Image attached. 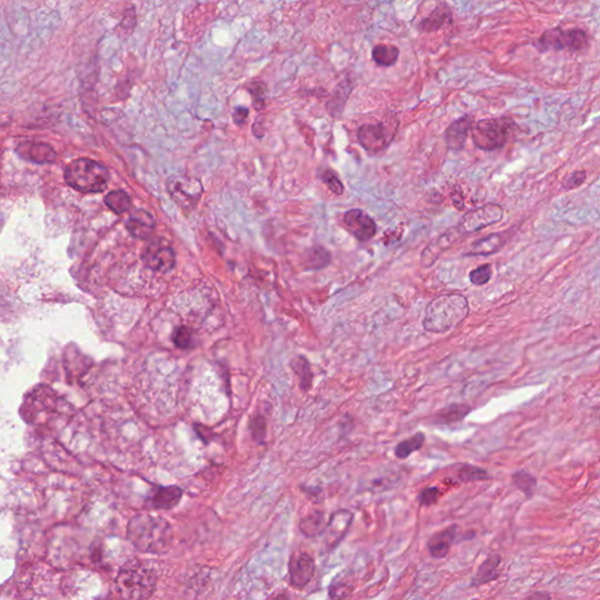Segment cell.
<instances>
[{
	"instance_id": "1",
	"label": "cell",
	"mask_w": 600,
	"mask_h": 600,
	"mask_svg": "<svg viewBox=\"0 0 600 600\" xmlns=\"http://www.w3.org/2000/svg\"><path fill=\"white\" fill-rule=\"evenodd\" d=\"M127 539L139 551L161 554L171 546L173 530L171 524L162 517L136 515L129 521Z\"/></svg>"
},
{
	"instance_id": "2",
	"label": "cell",
	"mask_w": 600,
	"mask_h": 600,
	"mask_svg": "<svg viewBox=\"0 0 600 600\" xmlns=\"http://www.w3.org/2000/svg\"><path fill=\"white\" fill-rule=\"evenodd\" d=\"M469 314L468 299L460 293L438 296L427 306L423 329L432 333H447L460 325Z\"/></svg>"
},
{
	"instance_id": "3",
	"label": "cell",
	"mask_w": 600,
	"mask_h": 600,
	"mask_svg": "<svg viewBox=\"0 0 600 600\" xmlns=\"http://www.w3.org/2000/svg\"><path fill=\"white\" fill-rule=\"evenodd\" d=\"M115 585L124 600H148L155 592V571L144 561L130 559L117 573Z\"/></svg>"
},
{
	"instance_id": "4",
	"label": "cell",
	"mask_w": 600,
	"mask_h": 600,
	"mask_svg": "<svg viewBox=\"0 0 600 600\" xmlns=\"http://www.w3.org/2000/svg\"><path fill=\"white\" fill-rule=\"evenodd\" d=\"M67 184L81 193H100L109 182V173L102 164L89 159H75L65 168Z\"/></svg>"
},
{
	"instance_id": "5",
	"label": "cell",
	"mask_w": 600,
	"mask_h": 600,
	"mask_svg": "<svg viewBox=\"0 0 600 600\" xmlns=\"http://www.w3.org/2000/svg\"><path fill=\"white\" fill-rule=\"evenodd\" d=\"M517 129V124L510 117L484 119L472 126V142L482 151H497L509 142Z\"/></svg>"
},
{
	"instance_id": "6",
	"label": "cell",
	"mask_w": 600,
	"mask_h": 600,
	"mask_svg": "<svg viewBox=\"0 0 600 600\" xmlns=\"http://www.w3.org/2000/svg\"><path fill=\"white\" fill-rule=\"evenodd\" d=\"M589 45L588 35L583 30H563L551 28L543 33L539 38V48L543 52L548 50H569L571 52H581Z\"/></svg>"
},
{
	"instance_id": "7",
	"label": "cell",
	"mask_w": 600,
	"mask_h": 600,
	"mask_svg": "<svg viewBox=\"0 0 600 600\" xmlns=\"http://www.w3.org/2000/svg\"><path fill=\"white\" fill-rule=\"evenodd\" d=\"M503 218V208L496 203H488L470 210L462 217L461 221L457 224L463 235L476 233L483 229L492 226Z\"/></svg>"
},
{
	"instance_id": "8",
	"label": "cell",
	"mask_w": 600,
	"mask_h": 600,
	"mask_svg": "<svg viewBox=\"0 0 600 600\" xmlns=\"http://www.w3.org/2000/svg\"><path fill=\"white\" fill-rule=\"evenodd\" d=\"M142 260L146 267L161 273L171 272L176 264L174 249L167 240L156 237L149 242L144 249Z\"/></svg>"
},
{
	"instance_id": "9",
	"label": "cell",
	"mask_w": 600,
	"mask_h": 600,
	"mask_svg": "<svg viewBox=\"0 0 600 600\" xmlns=\"http://www.w3.org/2000/svg\"><path fill=\"white\" fill-rule=\"evenodd\" d=\"M394 135L395 129L389 128L384 122L364 124L358 130V139L361 147L373 154L386 151Z\"/></svg>"
},
{
	"instance_id": "10",
	"label": "cell",
	"mask_w": 600,
	"mask_h": 600,
	"mask_svg": "<svg viewBox=\"0 0 600 600\" xmlns=\"http://www.w3.org/2000/svg\"><path fill=\"white\" fill-rule=\"evenodd\" d=\"M168 191L176 204L182 209H193L202 195L201 183L188 177H171L167 183Z\"/></svg>"
},
{
	"instance_id": "11",
	"label": "cell",
	"mask_w": 600,
	"mask_h": 600,
	"mask_svg": "<svg viewBox=\"0 0 600 600\" xmlns=\"http://www.w3.org/2000/svg\"><path fill=\"white\" fill-rule=\"evenodd\" d=\"M344 223L349 233L360 242H366L376 236L378 228L372 217L360 209H352L345 213Z\"/></svg>"
},
{
	"instance_id": "12",
	"label": "cell",
	"mask_w": 600,
	"mask_h": 600,
	"mask_svg": "<svg viewBox=\"0 0 600 600\" xmlns=\"http://www.w3.org/2000/svg\"><path fill=\"white\" fill-rule=\"evenodd\" d=\"M353 514L349 510H338L331 516L329 523L326 524L325 530L322 534H325V545L329 550H332L339 543L344 539L347 534L351 524H352Z\"/></svg>"
},
{
	"instance_id": "13",
	"label": "cell",
	"mask_w": 600,
	"mask_h": 600,
	"mask_svg": "<svg viewBox=\"0 0 600 600\" xmlns=\"http://www.w3.org/2000/svg\"><path fill=\"white\" fill-rule=\"evenodd\" d=\"M461 236H463V233L460 231V229L457 228V225L456 226H454V228L449 229L445 233H442L441 236L433 240L423 250V253H421V265L423 267H426V269L433 267L442 253L445 250H448Z\"/></svg>"
},
{
	"instance_id": "14",
	"label": "cell",
	"mask_w": 600,
	"mask_h": 600,
	"mask_svg": "<svg viewBox=\"0 0 600 600\" xmlns=\"http://www.w3.org/2000/svg\"><path fill=\"white\" fill-rule=\"evenodd\" d=\"M316 565L313 558L309 554H296L289 563L291 584L297 589H302L313 578Z\"/></svg>"
},
{
	"instance_id": "15",
	"label": "cell",
	"mask_w": 600,
	"mask_h": 600,
	"mask_svg": "<svg viewBox=\"0 0 600 600\" xmlns=\"http://www.w3.org/2000/svg\"><path fill=\"white\" fill-rule=\"evenodd\" d=\"M472 124V117L465 115L448 126L445 132V141L449 151H462L465 148Z\"/></svg>"
},
{
	"instance_id": "16",
	"label": "cell",
	"mask_w": 600,
	"mask_h": 600,
	"mask_svg": "<svg viewBox=\"0 0 600 600\" xmlns=\"http://www.w3.org/2000/svg\"><path fill=\"white\" fill-rule=\"evenodd\" d=\"M457 525H452L445 530L438 531L430 537L427 543V548L429 551L430 556L436 559L445 558L449 554L450 548L453 545L456 539Z\"/></svg>"
},
{
	"instance_id": "17",
	"label": "cell",
	"mask_w": 600,
	"mask_h": 600,
	"mask_svg": "<svg viewBox=\"0 0 600 600\" xmlns=\"http://www.w3.org/2000/svg\"><path fill=\"white\" fill-rule=\"evenodd\" d=\"M20 157L35 163H50L57 157L55 149L46 144L37 142H23L17 148Z\"/></svg>"
},
{
	"instance_id": "18",
	"label": "cell",
	"mask_w": 600,
	"mask_h": 600,
	"mask_svg": "<svg viewBox=\"0 0 600 600\" xmlns=\"http://www.w3.org/2000/svg\"><path fill=\"white\" fill-rule=\"evenodd\" d=\"M182 489L176 485L159 487L151 496V507L156 510H171L176 507L182 499Z\"/></svg>"
},
{
	"instance_id": "19",
	"label": "cell",
	"mask_w": 600,
	"mask_h": 600,
	"mask_svg": "<svg viewBox=\"0 0 600 600\" xmlns=\"http://www.w3.org/2000/svg\"><path fill=\"white\" fill-rule=\"evenodd\" d=\"M505 244V240L501 233H490L489 236L472 243L465 256H492L494 253L501 251Z\"/></svg>"
},
{
	"instance_id": "20",
	"label": "cell",
	"mask_w": 600,
	"mask_h": 600,
	"mask_svg": "<svg viewBox=\"0 0 600 600\" xmlns=\"http://www.w3.org/2000/svg\"><path fill=\"white\" fill-rule=\"evenodd\" d=\"M126 225L133 236L139 240H146L149 238L154 231L155 221L151 213H146L144 210H137L136 213H133Z\"/></svg>"
},
{
	"instance_id": "21",
	"label": "cell",
	"mask_w": 600,
	"mask_h": 600,
	"mask_svg": "<svg viewBox=\"0 0 600 600\" xmlns=\"http://www.w3.org/2000/svg\"><path fill=\"white\" fill-rule=\"evenodd\" d=\"M502 557L500 554H492L478 566L477 572L472 577V586H481L494 581L499 578V568H500Z\"/></svg>"
},
{
	"instance_id": "22",
	"label": "cell",
	"mask_w": 600,
	"mask_h": 600,
	"mask_svg": "<svg viewBox=\"0 0 600 600\" xmlns=\"http://www.w3.org/2000/svg\"><path fill=\"white\" fill-rule=\"evenodd\" d=\"M452 21V11L445 4H440L438 8H434V11L429 16L420 23V30L426 33L438 31L440 28L445 26Z\"/></svg>"
},
{
	"instance_id": "23",
	"label": "cell",
	"mask_w": 600,
	"mask_h": 600,
	"mask_svg": "<svg viewBox=\"0 0 600 600\" xmlns=\"http://www.w3.org/2000/svg\"><path fill=\"white\" fill-rule=\"evenodd\" d=\"M400 50L393 45L379 43L372 50V58L376 65L383 67H391L396 64L399 59Z\"/></svg>"
},
{
	"instance_id": "24",
	"label": "cell",
	"mask_w": 600,
	"mask_h": 600,
	"mask_svg": "<svg viewBox=\"0 0 600 600\" xmlns=\"http://www.w3.org/2000/svg\"><path fill=\"white\" fill-rule=\"evenodd\" d=\"M326 523L322 512H313L311 515L306 516L299 524V529L306 537H314L322 534L325 530Z\"/></svg>"
},
{
	"instance_id": "25",
	"label": "cell",
	"mask_w": 600,
	"mask_h": 600,
	"mask_svg": "<svg viewBox=\"0 0 600 600\" xmlns=\"http://www.w3.org/2000/svg\"><path fill=\"white\" fill-rule=\"evenodd\" d=\"M470 407L465 405H452L447 407L443 411L440 412L435 416V421L442 425H450V423H458L462 421L463 418L469 414Z\"/></svg>"
},
{
	"instance_id": "26",
	"label": "cell",
	"mask_w": 600,
	"mask_h": 600,
	"mask_svg": "<svg viewBox=\"0 0 600 600\" xmlns=\"http://www.w3.org/2000/svg\"><path fill=\"white\" fill-rule=\"evenodd\" d=\"M425 441H426L425 434H415L414 436L407 438L405 441L400 442L399 445L395 447V456L400 458V460H405L407 457L411 456L412 454L418 452V449H421Z\"/></svg>"
},
{
	"instance_id": "27",
	"label": "cell",
	"mask_w": 600,
	"mask_h": 600,
	"mask_svg": "<svg viewBox=\"0 0 600 600\" xmlns=\"http://www.w3.org/2000/svg\"><path fill=\"white\" fill-rule=\"evenodd\" d=\"M105 203L109 209L113 210L114 213H124L130 208L132 201L126 191L115 190L106 196Z\"/></svg>"
},
{
	"instance_id": "28",
	"label": "cell",
	"mask_w": 600,
	"mask_h": 600,
	"mask_svg": "<svg viewBox=\"0 0 600 600\" xmlns=\"http://www.w3.org/2000/svg\"><path fill=\"white\" fill-rule=\"evenodd\" d=\"M331 263V255L329 252L322 246H314L307 252L306 256V267L312 270H319L322 267H327Z\"/></svg>"
},
{
	"instance_id": "29",
	"label": "cell",
	"mask_w": 600,
	"mask_h": 600,
	"mask_svg": "<svg viewBox=\"0 0 600 600\" xmlns=\"http://www.w3.org/2000/svg\"><path fill=\"white\" fill-rule=\"evenodd\" d=\"M512 483L527 497H532L537 487V480L527 472H517L512 475Z\"/></svg>"
},
{
	"instance_id": "30",
	"label": "cell",
	"mask_w": 600,
	"mask_h": 600,
	"mask_svg": "<svg viewBox=\"0 0 600 600\" xmlns=\"http://www.w3.org/2000/svg\"><path fill=\"white\" fill-rule=\"evenodd\" d=\"M457 477L461 482H474V481L488 480L489 474L484 469L478 468L475 465H465L458 469Z\"/></svg>"
},
{
	"instance_id": "31",
	"label": "cell",
	"mask_w": 600,
	"mask_h": 600,
	"mask_svg": "<svg viewBox=\"0 0 600 600\" xmlns=\"http://www.w3.org/2000/svg\"><path fill=\"white\" fill-rule=\"evenodd\" d=\"M173 341H174L175 346H177L178 349H191L193 347V342H194L191 329H188L186 326L177 327V329H175L174 334H173Z\"/></svg>"
},
{
	"instance_id": "32",
	"label": "cell",
	"mask_w": 600,
	"mask_h": 600,
	"mask_svg": "<svg viewBox=\"0 0 600 600\" xmlns=\"http://www.w3.org/2000/svg\"><path fill=\"white\" fill-rule=\"evenodd\" d=\"M492 265L490 264H484V265H481V267L474 269L469 273V279H470V282L474 285L482 287V285H485V284L488 283L490 278H492Z\"/></svg>"
},
{
	"instance_id": "33",
	"label": "cell",
	"mask_w": 600,
	"mask_h": 600,
	"mask_svg": "<svg viewBox=\"0 0 600 600\" xmlns=\"http://www.w3.org/2000/svg\"><path fill=\"white\" fill-rule=\"evenodd\" d=\"M295 372L298 373L299 378L302 380V387L304 389H309L311 387V383H312V373H311L310 366L307 364V360L304 358H299L295 360Z\"/></svg>"
},
{
	"instance_id": "34",
	"label": "cell",
	"mask_w": 600,
	"mask_h": 600,
	"mask_svg": "<svg viewBox=\"0 0 600 600\" xmlns=\"http://www.w3.org/2000/svg\"><path fill=\"white\" fill-rule=\"evenodd\" d=\"M440 495L441 490L438 487H428L418 494V503L421 507H430L438 502Z\"/></svg>"
},
{
	"instance_id": "35",
	"label": "cell",
	"mask_w": 600,
	"mask_h": 600,
	"mask_svg": "<svg viewBox=\"0 0 600 600\" xmlns=\"http://www.w3.org/2000/svg\"><path fill=\"white\" fill-rule=\"evenodd\" d=\"M586 180V171H577L572 174L568 175L561 183V189L564 191L568 190L577 189L585 182Z\"/></svg>"
},
{
	"instance_id": "36",
	"label": "cell",
	"mask_w": 600,
	"mask_h": 600,
	"mask_svg": "<svg viewBox=\"0 0 600 600\" xmlns=\"http://www.w3.org/2000/svg\"><path fill=\"white\" fill-rule=\"evenodd\" d=\"M322 181L325 182L326 186H329V189L336 195H341L344 193V186L340 182V180L338 178L337 175L334 174L333 171H326L322 176Z\"/></svg>"
},
{
	"instance_id": "37",
	"label": "cell",
	"mask_w": 600,
	"mask_h": 600,
	"mask_svg": "<svg viewBox=\"0 0 600 600\" xmlns=\"http://www.w3.org/2000/svg\"><path fill=\"white\" fill-rule=\"evenodd\" d=\"M352 586L347 584H336L329 589L331 600H345L352 593Z\"/></svg>"
},
{
	"instance_id": "38",
	"label": "cell",
	"mask_w": 600,
	"mask_h": 600,
	"mask_svg": "<svg viewBox=\"0 0 600 600\" xmlns=\"http://www.w3.org/2000/svg\"><path fill=\"white\" fill-rule=\"evenodd\" d=\"M251 430L253 436L257 440L264 438L267 428H265V420H264L263 416H256L252 420Z\"/></svg>"
},
{
	"instance_id": "39",
	"label": "cell",
	"mask_w": 600,
	"mask_h": 600,
	"mask_svg": "<svg viewBox=\"0 0 600 600\" xmlns=\"http://www.w3.org/2000/svg\"><path fill=\"white\" fill-rule=\"evenodd\" d=\"M249 117V110L244 107H238L233 113V120L238 124H243Z\"/></svg>"
},
{
	"instance_id": "40",
	"label": "cell",
	"mask_w": 600,
	"mask_h": 600,
	"mask_svg": "<svg viewBox=\"0 0 600 600\" xmlns=\"http://www.w3.org/2000/svg\"><path fill=\"white\" fill-rule=\"evenodd\" d=\"M525 600H551V596L546 592H534Z\"/></svg>"
},
{
	"instance_id": "41",
	"label": "cell",
	"mask_w": 600,
	"mask_h": 600,
	"mask_svg": "<svg viewBox=\"0 0 600 600\" xmlns=\"http://www.w3.org/2000/svg\"><path fill=\"white\" fill-rule=\"evenodd\" d=\"M270 600H289V598H287V594H284V593H279V594L273 597V598H271V599Z\"/></svg>"
}]
</instances>
